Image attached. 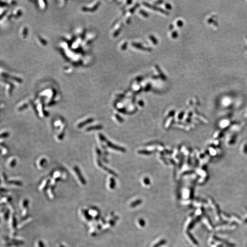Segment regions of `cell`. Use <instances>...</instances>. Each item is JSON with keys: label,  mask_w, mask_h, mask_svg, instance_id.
Masks as SVG:
<instances>
[{"label": "cell", "mask_w": 247, "mask_h": 247, "mask_svg": "<svg viewBox=\"0 0 247 247\" xmlns=\"http://www.w3.org/2000/svg\"><path fill=\"white\" fill-rule=\"evenodd\" d=\"M74 170L75 172L76 173V174H77V175L78 176V178L80 181L81 182L82 184L83 185L86 184V181L84 179L83 177L82 176V175L80 172L78 168L77 167H75L74 168Z\"/></svg>", "instance_id": "6da1fadb"}, {"label": "cell", "mask_w": 247, "mask_h": 247, "mask_svg": "<svg viewBox=\"0 0 247 247\" xmlns=\"http://www.w3.org/2000/svg\"><path fill=\"white\" fill-rule=\"evenodd\" d=\"M93 121V119H87L86 120H85L84 121L80 123V124H79V125H78V128H82L83 126L86 125L87 124L90 123L92 122Z\"/></svg>", "instance_id": "7a4b0ae2"}, {"label": "cell", "mask_w": 247, "mask_h": 247, "mask_svg": "<svg viewBox=\"0 0 247 247\" xmlns=\"http://www.w3.org/2000/svg\"><path fill=\"white\" fill-rule=\"evenodd\" d=\"M141 203H142V200H137L134 201L133 202L131 203L130 204V206L131 207H135L138 205L141 204Z\"/></svg>", "instance_id": "3957f363"}, {"label": "cell", "mask_w": 247, "mask_h": 247, "mask_svg": "<svg viewBox=\"0 0 247 247\" xmlns=\"http://www.w3.org/2000/svg\"><path fill=\"white\" fill-rule=\"evenodd\" d=\"M167 243V241L165 239H162L160 240L158 243L155 244L153 247H160L162 246L163 245Z\"/></svg>", "instance_id": "277c9868"}, {"label": "cell", "mask_w": 247, "mask_h": 247, "mask_svg": "<svg viewBox=\"0 0 247 247\" xmlns=\"http://www.w3.org/2000/svg\"><path fill=\"white\" fill-rule=\"evenodd\" d=\"M83 215L85 216V218L87 220H91V219H92V216H91L89 214V213L86 211L83 210Z\"/></svg>", "instance_id": "5b68a950"}, {"label": "cell", "mask_w": 247, "mask_h": 247, "mask_svg": "<svg viewBox=\"0 0 247 247\" xmlns=\"http://www.w3.org/2000/svg\"><path fill=\"white\" fill-rule=\"evenodd\" d=\"M8 183L10 184H15L17 185H22V183L19 181H10L8 182Z\"/></svg>", "instance_id": "8992f818"}, {"label": "cell", "mask_w": 247, "mask_h": 247, "mask_svg": "<svg viewBox=\"0 0 247 247\" xmlns=\"http://www.w3.org/2000/svg\"><path fill=\"white\" fill-rule=\"evenodd\" d=\"M100 126H91V127H88V128H87L86 129V130L87 131H90L91 130H93V129H100Z\"/></svg>", "instance_id": "52a82bcc"}, {"label": "cell", "mask_w": 247, "mask_h": 247, "mask_svg": "<svg viewBox=\"0 0 247 247\" xmlns=\"http://www.w3.org/2000/svg\"><path fill=\"white\" fill-rule=\"evenodd\" d=\"M139 223L142 227H144L145 225V221L143 219H140L139 220Z\"/></svg>", "instance_id": "ba28073f"}, {"label": "cell", "mask_w": 247, "mask_h": 247, "mask_svg": "<svg viewBox=\"0 0 247 247\" xmlns=\"http://www.w3.org/2000/svg\"><path fill=\"white\" fill-rule=\"evenodd\" d=\"M28 204V201L27 200H25L23 202V206L24 208H26Z\"/></svg>", "instance_id": "9c48e42d"}, {"label": "cell", "mask_w": 247, "mask_h": 247, "mask_svg": "<svg viewBox=\"0 0 247 247\" xmlns=\"http://www.w3.org/2000/svg\"><path fill=\"white\" fill-rule=\"evenodd\" d=\"M8 136H9V133L8 132L3 133L1 135V138H6V137H8Z\"/></svg>", "instance_id": "30bf717a"}, {"label": "cell", "mask_w": 247, "mask_h": 247, "mask_svg": "<svg viewBox=\"0 0 247 247\" xmlns=\"http://www.w3.org/2000/svg\"><path fill=\"white\" fill-rule=\"evenodd\" d=\"M16 160H15V159L13 160L12 161V162H11V163H10V166H11V167H14V166H15V165H16Z\"/></svg>", "instance_id": "8fae6325"}, {"label": "cell", "mask_w": 247, "mask_h": 247, "mask_svg": "<svg viewBox=\"0 0 247 247\" xmlns=\"http://www.w3.org/2000/svg\"><path fill=\"white\" fill-rule=\"evenodd\" d=\"M38 247H44V244L42 242V241H39V242H38Z\"/></svg>", "instance_id": "7c38bea8"}, {"label": "cell", "mask_w": 247, "mask_h": 247, "mask_svg": "<svg viewBox=\"0 0 247 247\" xmlns=\"http://www.w3.org/2000/svg\"><path fill=\"white\" fill-rule=\"evenodd\" d=\"M109 223L110 224L111 226H113L114 225H115V221L114 220H110V221H109Z\"/></svg>", "instance_id": "4fadbf2b"}, {"label": "cell", "mask_w": 247, "mask_h": 247, "mask_svg": "<svg viewBox=\"0 0 247 247\" xmlns=\"http://www.w3.org/2000/svg\"><path fill=\"white\" fill-rule=\"evenodd\" d=\"M45 162H46V160H45V159H43L41 161V162H40V164L41 165H42L43 164V163H44Z\"/></svg>", "instance_id": "5bb4252c"}]
</instances>
